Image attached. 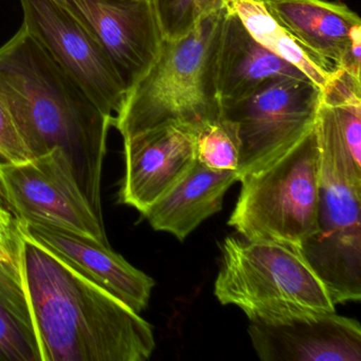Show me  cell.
<instances>
[{
    "mask_svg": "<svg viewBox=\"0 0 361 361\" xmlns=\"http://www.w3.org/2000/svg\"><path fill=\"white\" fill-rule=\"evenodd\" d=\"M0 98L32 158L54 149L64 152L103 221V164L115 118L100 111L24 26L0 48Z\"/></svg>",
    "mask_w": 361,
    "mask_h": 361,
    "instance_id": "cell-1",
    "label": "cell"
},
{
    "mask_svg": "<svg viewBox=\"0 0 361 361\" xmlns=\"http://www.w3.org/2000/svg\"><path fill=\"white\" fill-rule=\"evenodd\" d=\"M20 257L42 361L151 358L153 327L138 312L24 235Z\"/></svg>",
    "mask_w": 361,
    "mask_h": 361,
    "instance_id": "cell-2",
    "label": "cell"
},
{
    "mask_svg": "<svg viewBox=\"0 0 361 361\" xmlns=\"http://www.w3.org/2000/svg\"><path fill=\"white\" fill-rule=\"evenodd\" d=\"M229 8L209 14L178 39H164L155 62L115 116L113 126L122 138L166 126L197 133L221 119L217 61Z\"/></svg>",
    "mask_w": 361,
    "mask_h": 361,
    "instance_id": "cell-3",
    "label": "cell"
},
{
    "mask_svg": "<svg viewBox=\"0 0 361 361\" xmlns=\"http://www.w3.org/2000/svg\"><path fill=\"white\" fill-rule=\"evenodd\" d=\"M214 295L242 310L250 322L274 323L336 312L322 281L298 247L228 236Z\"/></svg>",
    "mask_w": 361,
    "mask_h": 361,
    "instance_id": "cell-4",
    "label": "cell"
},
{
    "mask_svg": "<svg viewBox=\"0 0 361 361\" xmlns=\"http://www.w3.org/2000/svg\"><path fill=\"white\" fill-rule=\"evenodd\" d=\"M240 183L228 225L246 240L300 248L318 231L320 149L314 126L288 151Z\"/></svg>",
    "mask_w": 361,
    "mask_h": 361,
    "instance_id": "cell-5",
    "label": "cell"
},
{
    "mask_svg": "<svg viewBox=\"0 0 361 361\" xmlns=\"http://www.w3.org/2000/svg\"><path fill=\"white\" fill-rule=\"evenodd\" d=\"M321 90L307 78L271 80L255 92L221 105L240 145V179L288 151L316 123Z\"/></svg>",
    "mask_w": 361,
    "mask_h": 361,
    "instance_id": "cell-6",
    "label": "cell"
},
{
    "mask_svg": "<svg viewBox=\"0 0 361 361\" xmlns=\"http://www.w3.org/2000/svg\"><path fill=\"white\" fill-rule=\"evenodd\" d=\"M0 185L18 221L51 226L109 246L64 152L52 149L20 162L0 161Z\"/></svg>",
    "mask_w": 361,
    "mask_h": 361,
    "instance_id": "cell-7",
    "label": "cell"
},
{
    "mask_svg": "<svg viewBox=\"0 0 361 361\" xmlns=\"http://www.w3.org/2000/svg\"><path fill=\"white\" fill-rule=\"evenodd\" d=\"M31 37L102 113L115 118L126 90L106 52L56 0H20Z\"/></svg>",
    "mask_w": 361,
    "mask_h": 361,
    "instance_id": "cell-8",
    "label": "cell"
},
{
    "mask_svg": "<svg viewBox=\"0 0 361 361\" xmlns=\"http://www.w3.org/2000/svg\"><path fill=\"white\" fill-rule=\"evenodd\" d=\"M98 42L126 92L154 64L164 35L153 0H56Z\"/></svg>",
    "mask_w": 361,
    "mask_h": 361,
    "instance_id": "cell-9",
    "label": "cell"
},
{
    "mask_svg": "<svg viewBox=\"0 0 361 361\" xmlns=\"http://www.w3.org/2000/svg\"><path fill=\"white\" fill-rule=\"evenodd\" d=\"M195 137L189 128L166 126L123 138L119 202L145 214L195 164Z\"/></svg>",
    "mask_w": 361,
    "mask_h": 361,
    "instance_id": "cell-10",
    "label": "cell"
},
{
    "mask_svg": "<svg viewBox=\"0 0 361 361\" xmlns=\"http://www.w3.org/2000/svg\"><path fill=\"white\" fill-rule=\"evenodd\" d=\"M248 334L263 361H361L360 323L336 312L250 322Z\"/></svg>",
    "mask_w": 361,
    "mask_h": 361,
    "instance_id": "cell-11",
    "label": "cell"
},
{
    "mask_svg": "<svg viewBox=\"0 0 361 361\" xmlns=\"http://www.w3.org/2000/svg\"><path fill=\"white\" fill-rule=\"evenodd\" d=\"M22 235L35 240L140 314L149 305L155 281L130 265L111 246L51 226L18 221Z\"/></svg>",
    "mask_w": 361,
    "mask_h": 361,
    "instance_id": "cell-12",
    "label": "cell"
},
{
    "mask_svg": "<svg viewBox=\"0 0 361 361\" xmlns=\"http://www.w3.org/2000/svg\"><path fill=\"white\" fill-rule=\"evenodd\" d=\"M320 171L361 188V83L344 69L334 71L317 111Z\"/></svg>",
    "mask_w": 361,
    "mask_h": 361,
    "instance_id": "cell-13",
    "label": "cell"
},
{
    "mask_svg": "<svg viewBox=\"0 0 361 361\" xmlns=\"http://www.w3.org/2000/svg\"><path fill=\"white\" fill-rule=\"evenodd\" d=\"M270 16L329 73L341 68L360 18L348 6L325 0H265Z\"/></svg>",
    "mask_w": 361,
    "mask_h": 361,
    "instance_id": "cell-14",
    "label": "cell"
},
{
    "mask_svg": "<svg viewBox=\"0 0 361 361\" xmlns=\"http://www.w3.org/2000/svg\"><path fill=\"white\" fill-rule=\"evenodd\" d=\"M285 77L306 78L257 43L230 7L224 20L217 61L221 105L245 98L267 82Z\"/></svg>",
    "mask_w": 361,
    "mask_h": 361,
    "instance_id": "cell-15",
    "label": "cell"
},
{
    "mask_svg": "<svg viewBox=\"0 0 361 361\" xmlns=\"http://www.w3.org/2000/svg\"><path fill=\"white\" fill-rule=\"evenodd\" d=\"M238 181V171L213 170L196 160L189 172L142 216L156 231L168 232L183 242L221 210L226 193Z\"/></svg>",
    "mask_w": 361,
    "mask_h": 361,
    "instance_id": "cell-16",
    "label": "cell"
},
{
    "mask_svg": "<svg viewBox=\"0 0 361 361\" xmlns=\"http://www.w3.org/2000/svg\"><path fill=\"white\" fill-rule=\"evenodd\" d=\"M0 361H42L20 257L13 261L0 259Z\"/></svg>",
    "mask_w": 361,
    "mask_h": 361,
    "instance_id": "cell-17",
    "label": "cell"
},
{
    "mask_svg": "<svg viewBox=\"0 0 361 361\" xmlns=\"http://www.w3.org/2000/svg\"><path fill=\"white\" fill-rule=\"evenodd\" d=\"M231 7L257 43L299 69L320 90L324 87L333 73L319 66L297 39L270 16L263 1L233 0Z\"/></svg>",
    "mask_w": 361,
    "mask_h": 361,
    "instance_id": "cell-18",
    "label": "cell"
},
{
    "mask_svg": "<svg viewBox=\"0 0 361 361\" xmlns=\"http://www.w3.org/2000/svg\"><path fill=\"white\" fill-rule=\"evenodd\" d=\"M196 160L213 170L238 171L240 145L233 126L224 119L196 133Z\"/></svg>",
    "mask_w": 361,
    "mask_h": 361,
    "instance_id": "cell-19",
    "label": "cell"
},
{
    "mask_svg": "<svg viewBox=\"0 0 361 361\" xmlns=\"http://www.w3.org/2000/svg\"><path fill=\"white\" fill-rule=\"evenodd\" d=\"M164 39H175L191 31L213 12L231 7L233 0H153Z\"/></svg>",
    "mask_w": 361,
    "mask_h": 361,
    "instance_id": "cell-20",
    "label": "cell"
},
{
    "mask_svg": "<svg viewBox=\"0 0 361 361\" xmlns=\"http://www.w3.org/2000/svg\"><path fill=\"white\" fill-rule=\"evenodd\" d=\"M31 158L32 155L23 141L7 105L0 98V160L20 162Z\"/></svg>",
    "mask_w": 361,
    "mask_h": 361,
    "instance_id": "cell-21",
    "label": "cell"
},
{
    "mask_svg": "<svg viewBox=\"0 0 361 361\" xmlns=\"http://www.w3.org/2000/svg\"><path fill=\"white\" fill-rule=\"evenodd\" d=\"M22 235L18 219L8 209L0 208V259L13 261L20 257Z\"/></svg>",
    "mask_w": 361,
    "mask_h": 361,
    "instance_id": "cell-22",
    "label": "cell"
},
{
    "mask_svg": "<svg viewBox=\"0 0 361 361\" xmlns=\"http://www.w3.org/2000/svg\"><path fill=\"white\" fill-rule=\"evenodd\" d=\"M342 69L360 80L361 69V25H357L352 32V41L344 59Z\"/></svg>",
    "mask_w": 361,
    "mask_h": 361,
    "instance_id": "cell-23",
    "label": "cell"
},
{
    "mask_svg": "<svg viewBox=\"0 0 361 361\" xmlns=\"http://www.w3.org/2000/svg\"><path fill=\"white\" fill-rule=\"evenodd\" d=\"M1 161V160H0ZM0 208H5L10 210L9 206H8L7 200H6L5 194H4L3 188L0 185Z\"/></svg>",
    "mask_w": 361,
    "mask_h": 361,
    "instance_id": "cell-24",
    "label": "cell"
},
{
    "mask_svg": "<svg viewBox=\"0 0 361 361\" xmlns=\"http://www.w3.org/2000/svg\"><path fill=\"white\" fill-rule=\"evenodd\" d=\"M255 1H265V0H255Z\"/></svg>",
    "mask_w": 361,
    "mask_h": 361,
    "instance_id": "cell-25",
    "label": "cell"
}]
</instances>
